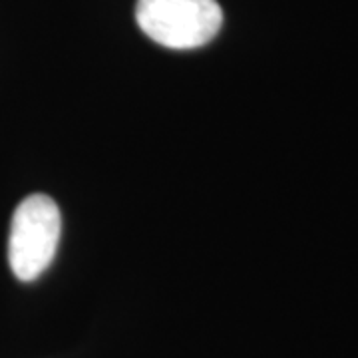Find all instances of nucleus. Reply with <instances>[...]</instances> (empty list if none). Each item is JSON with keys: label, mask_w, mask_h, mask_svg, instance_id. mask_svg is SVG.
Here are the masks:
<instances>
[{"label": "nucleus", "mask_w": 358, "mask_h": 358, "mask_svg": "<svg viewBox=\"0 0 358 358\" xmlns=\"http://www.w3.org/2000/svg\"><path fill=\"white\" fill-rule=\"evenodd\" d=\"M62 217L48 195H30L20 201L13 215L8 235V263L14 277L34 281L48 268L56 255Z\"/></svg>", "instance_id": "1"}, {"label": "nucleus", "mask_w": 358, "mask_h": 358, "mask_svg": "<svg viewBox=\"0 0 358 358\" xmlns=\"http://www.w3.org/2000/svg\"><path fill=\"white\" fill-rule=\"evenodd\" d=\"M136 20L157 44L192 50L217 36L223 13L217 0H138Z\"/></svg>", "instance_id": "2"}]
</instances>
